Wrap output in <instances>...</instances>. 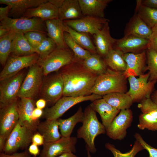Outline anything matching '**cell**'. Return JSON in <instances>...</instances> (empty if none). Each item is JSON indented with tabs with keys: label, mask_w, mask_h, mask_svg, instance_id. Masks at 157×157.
Listing matches in <instances>:
<instances>
[{
	"label": "cell",
	"mask_w": 157,
	"mask_h": 157,
	"mask_svg": "<svg viewBox=\"0 0 157 157\" xmlns=\"http://www.w3.org/2000/svg\"><path fill=\"white\" fill-rule=\"evenodd\" d=\"M83 15L78 0H64L58 9V19L62 21L81 18Z\"/></svg>",
	"instance_id": "27"
},
{
	"label": "cell",
	"mask_w": 157,
	"mask_h": 157,
	"mask_svg": "<svg viewBox=\"0 0 157 157\" xmlns=\"http://www.w3.org/2000/svg\"><path fill=\"white\" fill-rule=\"evenodd\" d=\"M153 31H157V24H156L152 28Z\"/></svg>",
	"instance_id": "58"
},
{
	"label": "cell",
	"mask_w": 157,
	"mask_h": 157,
	"mask_svg": "<svg viewBox=\"0 0 157 157\" xmlns=\"http://www.w3.org/2000/svg\"><path fill=\"white\" fill-rule=\"evenodd\" d=\"M22 17H37L45 21L58 18V9L51 3L49 0L38 6L28 9Z\"/></svg>",
	"instance_id": "23"
},
{
	"label": "cell",
	"mask_w": 157,
	"mask_h": 157,
	"mask_svg": "<svg viewBox=\"0 0 157 157\" xmlns=\"http://www.w3.org/2000/svg\"><path fill=\"white\" fill-rule=\"evenodd\" d=\"M90 152L88 150H87V157H92Z\"/></svg>",
	"instance_id": "59"
},
{
	"label": "cell",
	"mask_w": 157,
	"mask_h": 157,
	"mask_svg": "<svg viewBox=\"0 0 157 157\" xmlns=\"http://www.w3.org/2000/svg\"><path fill=\"white\" fill-rule=\"evenodd\" d=\"M109 21L105 18L85 16L79 19L63 22L64 24L78 32L93 35Z\"/></svg>",
	"instance_id": "15"
},
{
	"label": "cell",
	"mask_w": 157,
	"mask_h": 157,
	"mask_svg": "<svg viewBox=\"0 0 157 157\" xmlns=\"http://www.w3.org/2000/svg\"><path fill=\"white\" fill-rule=\"evenodd\" d=\"M10 31L2 25H0V38L7 34Z\"/></svg>",
	"instance_id": "55"
},
{
	"label": "cell",
	"mask_w": 157,
	"mask_h": 157,
	"mask_svg": "<svg viewBox=\"0 0 157 157\" xmlns=\"http://www.w3.org/2000/svg\"><path fill=\"white\" fill-rule=\"evenodd\" d=\"M39 58L36 53L26 56H10L0 72V81L16 75L24 68L30 67L36 63Z\"/></svg>",
	"instance_id": "11"
},
{
	"label": "cell",
	"mask_w": 157,
	"mask_h": 157,
	"mask_svg": "<svg viewBox=\"0 0 157 157\" xmlns=\"http://www.w3.org/2000/svg\"><path fill=\"white\" fill-rule=\"evenodd\" d=\"M83 63L87 68L98 76L104 73L108 68L104 60L97 53L92 54L83 60Z\"/></svg>",
	"instance_id": "34"
},
{
	"label": "cell",
	"mask_w": 157,
	"mask_h": 157,
	"mask_svg": "<svg viewBox=\"0 0 157 157\" xmlns=\"http://www.w3.org/2000/svg\"><path fill=\"white\" fill-rule=\"evenodd\" d=\"M45 21L47 35L55 42L57 47L63 49L68 48L64 39L63 21L58 18Z\"/></svg>",
	"instance_id": "25"
},
{
	"label": "cell",
	"mask_w": 157,
	"mask_h": 157,
	"mask_svg": "<svg viewBox=\"0 0 157 157\" xmlns=\"http://www.w3.org/2000/svg\"><path fill=\"white\" fill-rule=\"evenodd\" d=\"M123 56L127 65L126 69L123 72L126 78L131 76H139L146 71V55L144 51L137 53H124Z\"/></svg>",
	"instance_id": "18"
},
{
	"label": "cell",
	"mask_w": 157,
	"mask_h": 157,
	"mask_svg": "<svg viewBox=\"0 0 157 157\" xmlns=\"http://www.w3.org/2000/svg\"><path fill=\"white\" fill-rule=\"evenodd\" d=\"M57 157H78L73 153L68 152L64 153Z\"/></svg>",
	"instance_id": "56"
},
{
	"label": "cell",
	"mask_w": 157,
	"mask_h": 157,
	"mask_svg": "<svg viewBox=\"0 0 157 157\" xmlns=\"http://www.w3.org/2000/svg\"><path fill=\"white\" fill-rule=\"evenodd\" d=\"M44 143L43 136L39 132L35 133L32 139V143L38 146L43 145Z\"/></svg>",
	"instance_id": "47"
},
{
	"label": "cell",
	"mask_w": 157,
	"mask_h": 157,
	"mask_svg": "<svg viewBox=\"0 0 157 157\" xmlns=\"http://www.w3.org/2000/svg\"><path fill=\"white\" fill-rule=\"evenodd\" d=\"M149 40L132 35H124L119 39H116L113 49L123 53H133L147 49Z\"/></svg>",
	"instance_id": "19"
},
{
	"label": "cell",
	"mask_w": 157,
	"mask_h": 157,
	"mask_svg": "<svg viewBox=\"0 0 157 157\" xmlns=\"http://www.w3.org/2000/svg\"><path fill=\"white\" fill-rule=\"evenodd\" d=\"M43 114L42 109L37 108H35L33 113L32 117L35 121H38L39 119Z\"/></svg>",
	"instance_id": "51"
},
{
	"label": "cell",
	"mask_w": 157,
	"mask_h": 157,
	"mask_svg": "<svg viewBox=\"0 0 157 157\" xmlns=\"http://www.w3.org/2000/svg\"><path fill=\"white\" fill-rule=\"evenodd\" d=\"M64 0H49V2L59 9L63 4Z\"/></svg>",
	"instance_id": "53"
},
{
	"label": "cell",
	"mask_w": 157,
	"mask_h": 157,
	"mask_svg": "<svg viewBox=\"0 0 157 157\" xmlns=\"http://www.w3.org/2000/svg\"><path fill=\"white\" fill-rule=\"evenodd\" d=\"M133 113L129 109L121 110L106 129L107 135L114 140H121L126 135V130L133 121Z\"/></svg>",
	"instance_id": "12"
},
{
	"label": "cell",
	"mask_w": 157,
	"mask_h": 157,
	"mask_svg": "<svg viewBox=\"0 0 157 157\" xmlns=\"http://www.w3.org/2000/svg\"><path fill=\"white\" fill-rule=\"evenodd\" d=\"M7 139L4 137L0 135V151L3 153L4 148Z\"/></svg>",
	"instance_id": "54"
},
{
	"label": "cell",
	"mask_w": 157,
	"mask_h": 157,
	"mask_svg": "<svg viewBox=\"0 0 157 157\" xmlns=\"http://www.w3.org/2000/svg\"><path fill=\"white\" fill-rule=\"evenodd\" d=\"M111 0H78L83 15L104 18V10Z\"/></svg>",
	"instance_id": "24"
},
{
	"label": "cell",
	"mask_w": 157,
	"mask_h": 157,
	"mask_svg": "<svg viewBox=\"0 0 157 157\" xmlns=\"http://www.w3.org/2000/svg\"><path fill=\"white\" fill-rule=\"evenodd\" d=\"M105 147L112 152L114 157H135L138 153L144 149L140 143L136 140L131 149L125 153H122L110 143H106Z\"/></svg>",
	"instance_id": "38"
},
{
	"label": "cell",
	"mask_w": 157,
	"mask_h": 157,
	"mask_svg": "<svg viewBox=\"0 0 157 157\" xmlns=\"http://www.w3.org/2000/svg\"><path fill=\"white\" fill-rule=\"evenodd\" d=\"M34 133L18 122L8 137L3 153L10 154L26 149L32 143Z\"/></svg>",
	"instance_id": "8"
},
{
	"label": "cell",
	"mask_w": 157,
	"mask_h": 157,
	"mask_svg": "<svg viewBox=\"0 0 157 157\" xmlns=\"http://www.w3.org/2000/svg\"><path fill=\"white\" fill-rule=\"evenodd\" d=\"M0 24L10 31L24 34L33 31L47 33L45 21L37 17L13 18L8 17L0 21Z\"/></svg>",
	"instance_id": "6"
},
{
	"label": "cell",
	"mask_w": 157,
	"mask_h": 157,
	"mask_svg": "<svg viewBox=\"0 0 157 157\" xmlns=\"http://www.w3.org/2000/svg\"><path fill=\"white\" fill-rule=\"evenodd\" d=\"M84 113L80 106L76 112L73 115L66 119H58L59 127L62 136L68 137L71 135L76 125L82 123Z\"/></svg>",
	"instance_id": "29"
},
{
	"label": "cell",
	"mask_w": 157,
	"mask_h": 157,
	"mask_svg": "<svg viewBox=\"0 0 157 157\" xmlns=\"http://www.w3.org/2000/svg\"><path fill=\"white\" fill-rule=\"evenodd\" d=\"M64 83L60 72L49 77L42 84L40 91L42 98L54 105L63 96Z\"/></svg>",
	"instance_id": "14"
},
{
	"label": "cell",
	"mask_w": 157,
	"mask_h": 157,
	"mask_svg": "<svg viewBox=\"0 0 157 157\" xmlns=\"http://www.w3.org/2000/svg\"><path fill=\"white\" fill-rule=\"evenodd\" d=\"M134 137L136 140L140 143L144 149L148 151L149 157H157V149L152 147L146 142L138 133H136L134 135Z\"/></svg>",
	"instance_id": "44"
},
{
	"label": "cell",
	"mask_w": 157,
	"mask_h": 157,
	"mask_svg": "<svg viewBox=\"0 0 157 157\" xmlns=\"http://www.w3.org/2000/svg\"><path fill=\"white\" fill-rule=\"evenodd\" d=\"M63 28L64 31L69 33L83 49L92 54L97 53L95 46L88 34L78 32L64 23Z\"/></svg>",
	"instance_id": "32"
},
{
	"label": "cell",
	"mask_w": 157,
	"mask_h": 157,
	"mask_svg": "<svg viewBox=\"0 0 157 157\" xmlns=\"http://www.w3.org/2000/svg\"><path fill=\"white\" fill-rule=\"evenodd\" d=\"M151 97L152 101L157 105V90L153 92Z\"/></svg>",
	"instance_id": "57"
},
{
	"label": "cell",
	"mask_w": 157,
	"mask_h": 157,
	"mask_svg": "<svg viewBox=\"0 0 157 157\" xmlns=\"http://www.w3.org/2000/svg\"><path fill=\"white\" fill-rule=\"evenodd\" d=\"M153 31L136 14L131 18L126 26L124 35H132L149 40Z\"/></svg>",
	"instance_id": "26"
},
{
	"label": "cell",
	"mask_w": 157,
	"mask_h": 157,
	"mask_svg": "<svg viewBox=\"0 0 157 157\" xmlns=\"http://www.w3.org/2000/svg\"><path fill=\"white\" fill-rule=\"evenodd\" d=\"M47 0H0V4L11 8L9 17L13 18L21 17L28 9L37 7L48 1Z\"/></svg>",
	"instance_id": "21"
},
{
	"label": "cell",
	"mask_w": 157,
	"mask_h": 157,
	"mask_svg": "<svg viewBox=\"0 0 157 157\" xmlns=\"http://www.w3.org/2000/svg\"><path fill=\"white\" fill-rule=\"evenodd\" d=\"M147 49H152L157 52V31L153 32L149 39Z\"/></svg>",
	"instance_id": "45"
},
{
	"label": "cell",
	"mask_w": 157,
	"mask_h": 157,
	"mask_svg": "<svg viewBox=\"0 0 157 157\" xmlns=\"http://www.w3.org/2000/svg\"><path fill=\"white\" fill-rule=\"evenodd\" d=\"M28 149L20 152H15L8 154L3 153H0V157H32Z\"/></svg>",
	"instance_id": "46"
},
{
	"label": "cell",
	"mask_w": 157,
	"mask_h": 157,
	"mask_svg": "<svg viewBox=\"0 0 157 157\" xmlns=\"http://www.w3.org/2000/svg\"><path fill=\"white\" fill-rule=\"evenodd\" d=\"M102 98L111 106L119 110L129 109L133 102L126 92L110 93L103 96Z\"/></svg>",
	"instance_id": "31"
},
{
	"label": "cell",
	"mask_w": 157,
	"mask_h": 157,
	"mask_svg": "<svg viewBox=\"0 0 157 157\" xmlns=\"http://www.w3.org/2000/svg\"><path fill=\"white\" fill-rule=\"evenodd\" d=\"M126 78L123 72L107 68L104 73L98 76L90 94H94L103 96L114 92L126 93Z\"/></svg>",
	"instance_id": "3"
},
{
	"label": "cell",
	"mask_w": 157,
	"mask_h": 157,
	"mask_svg": "<svg viewBox=\"0 0 157 157\" xmlns=\"http://www.w3.org/2000/svg\"><path fill=\"white\" fill-rule=\"evenodd\" d=\"M142 5L157 9V0H139Z\"/></svg>",
	"instance_id": "49"
},
{
	"label": "cell",
	"mask_w": 157,
	"mask_h": 157,
	"mask_svg": "<svg viewBox=\"0 0 157 157\" xmlns=\"http://www.w3.org/2000/svg\"><path fill=\"white\" fill-rule=\"evenodd\" d=\"M84 117L82 126L77 131V138H82L86 144L87 150L95 153L97 151L94 144L96 137L106 133V129L99 122L96 112L90 105L85 109Z\"/></svg>",
	"instance_id": "2"
},
{
	"label": "cell",
	"mask_w": 157,
	"mask_h": 157,
	"mask_svg": "<svg viewBox=\"0 0 157 157\" xmlns=\"http://www.w3.org/2000/svg\"><path fill=\"white\" fill-rule=\"evenodd\" d=\"M18 101L19 124L34 132L37 131L40 122L33 119L32 115L35 109V103L33 99L29 98H20Z\"/></svg>",
	"instance_id": "17"
},
{
	"label": "cell",
	"mask_w": 157,
	"mask_h": 157,
	"mask_svg": "<svg viewBox=\"0 0 157 157\" xmlns=\"http://www.w3.org/2000/svg\"><path fill=\"white\" fill-rule=\"evenodd\" d=\"M35 53V50L29 44L24 34L17 33L12 42L11 56H26Z\"/></svg>",
	"instance_id": "30"
},
{
	"label": "cell",
	"mask_w": 157,
	"mask_h": 157,
	"mask_svg": "<svg viewBox=\"0 0 157 157\" xmlns=\"http://www.w3.org/2000/svg\"><path fill=\"white\" fill-rule=\"evenodd\" d=\"M24 78V74L19 72L0 81V108L17 100L19 93Z\"/></svg>",
	"instance_id": "10"
},
{
	"label": "cell",
	"mask_w": 157,
	"mask_h": 157,
	"mask_svg": "<svg viewBox=\"0 0 157 157\" xmlns=\"http://www.w3.org/2000/svg\"><path fill=\"white\" fill-rule=\"evenodd\" d=\"M59 128L58 119H46L40 123L37 131L43 136L44 143H48L56 141L62 137Z\"/></svg>",
	"instance_id": "28"
},
{
	"label": "cell",
	"mask_w": 157,
	"mask_h": 157,
	"mask_svg": "<svg viewBox=\"0 0 157 157\" xmlns=\"http://www.w3.org/2000/svg\"><path fill=\"white\" fill-rule=\"evenodd\" d=\"M137 2V14L152 29L157 24V9L142 5L139 0Z\"/></svg>",
	"instance_id": "35"
},
{
	"label": "cell",
	"mask_w": 157,
	"mask_h": 157,
	"mask_svg": "<svg viewBox=\"0 0 157 157\" xmlns=\"http://www.w3.org/2000/svg\"><path fill=\"white\" fill-rule=\"evenodd\" d=\"M139 119L137 126L140 129L157 131V119L151 114L142 113L139 115Z\"/></svg>",
	"instance_id": "40"
},
{
	"label": "cell",
	"mask_w": 157,
	"mask_h": 157,
	"mask_svg": "<svg viewBox=\"0 0 157 157\" xmlns=\"http://www.w3.org/2000/svg\"><path fill=\"white\" fill-rule=\"evenodd\" d=\"M108 22H106L101 29L93 35L97 53L104 58L109 51L113 49L116 41L110 35Z\"/></svg>",
	"instance_id": "20"
},
{
	"label": "cell",
	"mask_w": 157,
	"mask_h": 157,
	"mask_svg": "<svg viewBox=\"0 0 157 157\" xmlns=\"http://www.w3.org/2000/svg\"><path fill=\"white\" fill-rule=\"evenodd\" d=\"M11 10L10 7L7 6L5 7L0 8V21H2L6 18L9 17V15Z\"/></svg>",
	"instance_id": "48"
},
{
	"label": "cell",
	"mask_w": 157,
	"mask_h": 157,
	"mask_svg": "<svg viewBox=\"0 0 157 157\" xmlns=\"http://www.w3.org/2000/svg\"><path fill=\"white\" fill-rule=\"evenodd\" d=\"M45 33L38 31H30L24 34L31 46L35 50L47 37Z\"/></svg>",
	"instance_id": "43"
},
{
	"label": "cell",
	"mask_w": 157,
	"mask_h": 157,
	"mask_svg": "<svg viewBox=\"0 0 157 157\" xmlns=\"http://www.w3.org/2000/svg\"><path fill=\"white\" fill-rule=\"evenodd\" d=\"M17 33L10 31L7 34L0 38V62L3 67L11 54L12 42Z\"/></svg>",
	"instance_id": "36"
},
{
	"label": "cell",
	"mask_w": 157,
	"mask_h": 157,
	"mask_svg": "<svg viewBox=\"0 0 157 157\" xmlns=\"http://www.w3.org/2000/svg\"><path fill=\"white\" fill-rule=\"evenodd\" d=\"M102 98V96L94 94L78 97L63 96L52 106L46 109L43 116L46 120L58 119L69 108L79 103Z\"/></svg>",
	"instance_id": "5"
},
{
	"label": "cell",
	"mask_w": 157,
	"mask_h": 157,
	"mask_svg": "<svg viewBox=\"0 0 157 157\" xmlns=\"http://www.w3.org/2000/svg\"><path fill=\"white\" fill-rule=\"evenodd\" d=\"M83 60L74 57L61 72L64 83L63 96L78 97L90 95L98 76L84 65Z\"/></svg>",
	"instance_id": "1"
},
{
	"label": "cell",
	"mask_w": 157,
	"mask_h": 157,
	"mask_svg": "<svg viewBox=\"0 0 157 157\" xmlns=\"http://www.w3.org/2000/svg\"><path fill=\"white\" fill-rule=\"evenodd\" d=\"M149 76L148 72L138 78L133 76L128 78L130 87L126 93L131 97L133 102H140L145 98H150L157 81L149 80Z\"/></svg>",
	"instance_id": "7"
},
{
	"label": "cell",
	"mask_w": 157,
	"mask_h": 157,
	"mask_svg": "<svg viewBox=\"0 0 157 157\" xmlns=\"http://www.w3.org/2000/svg\"><path fill=\"white\" fill-rule=\"evenodd\" d=\"M89 105L99 114L106 129L120 111L111 106L102 98L92 101Z\"/></svg>",
	"instance_id": "22"
},
{
	"label": "cell",
	"mask_w": 157,
	"mask_h": 157,
	"mask_svg": "<svg viewBox=\"0 0 157 157\" xmlns=\"http://www.w3.org/2000/svg\"><path fill=\"white\" fill-rule=\"evenodd\" d=\"M74 57L73 52L69 48L63 49L56 47L46 57L39 58L37 63L42 68L43 75L46 76L69 64Z\"/></svg>",
	"instance_id": "4"
},
{
	"label": "cell",
	"mask_w": 157,
	"mask_h": 157,
	"mask_svg": "<svg viewBox=\"0 0 157 157\" xmlns=\"http://www.w3.org/2000/svg\"><path fill=\"white\" fill-rule=\"evenodd\" d=\"M43 75L42 68L37 63L29 67L21 87L18 97L33 99L40 90Z\"/></svg>",
	"instance_id": "9"
},
{
	"label": "cell",
	"mask_w": 157,
	"mask_h": 157,
	"mask_svg": "<svg viewBox=\"0 0 157 157\" xmlns=\"http://www.w3.org/2000/svg\"><path fill=\"white\" fill-rule=\"evenodd\" d=\"M147 50V65L146 70L149 71V80L157 81V52L151 49Z\"/></svg>",
	"instance_id": "39"
},
{
	"label": "cell",
	"mask_w": 157,
	"mask_h": 157,
	"mask_svg": "<svg viewBox=\"0 0 157 157\" xmlns=\"http://www.w3.org/2000/svg\"><path fill=\"white\" fill-rule=\"evenodd\" d=\"M77 138L62 136L58 140L44 143L39 157H57L67 152L75 153Z\"/></svg>",
	"instance_id": "13"
},
{
	"label": "cell",
	"mask_w": 157,
	"mask_h": 157,
	"mask_svg": "<svg viewBox=\"0 0 157 157\" xmlns=\"http://www.w3.org/2000/svg\"><path fill=\"white\" fill-rule=\"evenodd\" d=\"M124 53L113 48L110 50L104 58L107 66L113 70L125 72L127 68V65L123 58Z\"/></svg>",
	"instance_id": "33"
},
{
	"label": "cell",
	"mask_w": 157,
	"mask_h": 157,
	"mask_svg": "<svg viewBox=\"0 0 157 157\" xmlns=\"http://www.w3.org/2000/svg\"><path fill=\"white\" fill-rule=\"evenodd\" d=\"M64 37L66 44L73 52L75 57L83 60L92 54L78 44L68 33L64 31Z\"/></svg>",
	"instance_id": "37"
},
{
	"label": "cell",
	"mask_w": 157,
	"mask_h": 157,
	"mask_svg": "<svg viewBox=\"0 0 157 157\" xmlns=\"http://www.w3.org/2000/svg\"><path fill=\"white\" fill-rule=\"evenodd\" d=\"M56 47V45L53 41L50 38L47 37L35 50V53L39 55V58L42 59L50 54Z\"/></svg>",
	"instance_id": "41"
},
{
	"label": "cell",
	"mask_w": 157,
	"mask_h": 157,
	"mask_svg": "<svg viewBox=\"0 0 157 157\" xmlns=\"http://www.w3.org/2000/svg\"><path fill=\"white\" fill-rule=\"evenodd\" d=\"M18 100L0 109V135L7 139L19 120Z\"/></svg>",
	"instance_id": "16"
},
{
	"label": "cell",
	"mask_w": 157,
	"mask_h": 157,
	"mask_svg": "<svg viewBox=\"0 0 157 157\" xmlns=\"http://www.w3.org/2000/svg\"><path fill=\"white\" fill-rule=\"evenodd\" d=\"M28 150L31 154L35 157L40 153L38 146L33 143L29 146Z\"/></svg>",
	"instance_id": "50"
},
{
	"label": "cell",
	"mask_w": 157,
	"mask_h": 157,
	"mask_svg": "<svg viewBox=\"0 0 157 157\" xmlns=\"http://www.w3.org/2000/svg\"><path fill=\"white\" fill-rule=\"evenodd\" d=\"M47 101L43 98L40 99L38 100L35 102L36 107L42 109L46 106Z\"/></svg>",
	"instance_id": "52"
},
{
	"label": "cell",
	"mask_w": 157,
	"mask_h": 157,
	"mask_svg": "<svg viewBox=\"0 0 157 157\" xmlns=\"http://www.w3.org/2000/svg\"><path fill=\"white\" fill-rule=\"evenodd\" d=\"M142 113H149L157 119V105L150 98L142 100L138 105Z\"/></svg>",
	"instance_id": "42"
}]
</instances>
